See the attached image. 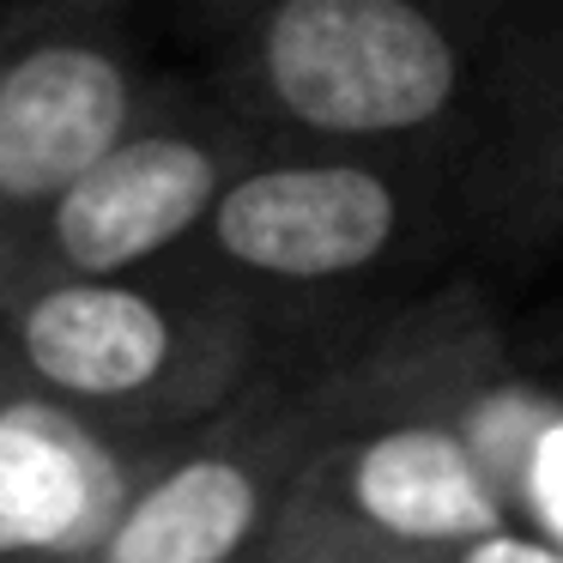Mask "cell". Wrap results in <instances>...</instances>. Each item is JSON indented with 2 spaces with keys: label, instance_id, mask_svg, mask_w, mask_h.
Segmentation results:
<instances>
[{
  "label": "cell",
  "instance_id": "8992f818",
  "mask_svg": "<svg viewBox=\"0 0 563 563\" xmlns=\"http://www.w3.org/2000/svg\"><path fill=\"white\" fill-rule=\"evenodd\" d=\"M267 146L273 140H261L200 74H164L140 122L13 249L0 297L134 279L176 261Z\"/></svg>",
  "mask_w": 563,
  "mask_h": 563
},
{
  "label": "cell",
  "instance_id": "9c48e42d",
  "mask_svg": "<svg viewBox=\"0 0 563 563\" xmlns=\"http://www.w3.org/2000/svg\"><path fill=\"white\" fill-rule=\"evenodd\" d=\"M442 563H563V539L539 533V527H503V533H485L473 545H461Z\"/></svg>",
  "mask_w": 563,
  "mask_h": 563
},
{
  "label": "cell",
  "instance_id": "30bf717a",
  "mask_svg": "<svg viewBox=\"0 0 563 563\" xmlns=\"http://www.w3.org/2000/svg\"><path fill=\"white\" fill-rule=\"evenodd\" d=\"M545 352H551V364L563 369V316H558V321H551V328H545Z\"/></svg>",
  "mask_w": 563,
  "mask_h": 563
},
{
  "label": "cell",
  "instance_id": "52a82bcc",
  "mask_svg": "<svg viewBox=\"0 0 563 563\" xmlns=\"http://www.w3.org/2000/svg\"><path fill=\"white\" fill-rule=\"evenodd\" d=\"M158 62L122 0L0 7V267L140 122Z\"/></svg>",
  "mask_w": 563,
  "mask_h": 563
},
{
  "label": "cell",
  "instance_id": "3957f363",
  "mask_svg": "<svg viewBox=\"0 0 563 563\" xmlns=\"http://www.w3.org/2000/svg\"><path fill=\"white\" fill-rule=\"evenodd\" d=\"M176 261L249 303L285 345H340L466 285L461 267L490 261V243L412 164L267 146Z\"/></svg>",
  "mask_w": 563,
  "mask_h": 563
},
{
  "label": "cell",
  "instance_id": "8fae6325",
  "mask_svg": "<svg viewBox=\"0 0 563 563\" xmlns=\"http://www.w3.org/2000/svg\"><path fill=\"white\" fill-rule=\"evenodd\" d=\"M352 563H412V558H352Z\"/></svg>",
  "mask_w": 563,
  "mask_h": 563
},
{
  "label": "cell",
  "instance_id": "277c9868",
  "mask_svg": "<svg viewBox=\"0 0 563 563\" xmlns=\"http://www.w3.org/2000/svg\"><path fill=\"white\" fill-rule=\"evenodd\" d=\"M285 352L297 345L183 261L0 297V400L115 442H176L212 424Z\"/></svg>",
  "mask_w": 563,
  "mask_h": 563
},
{
  "label": "cell",
  "instance_id": "ba28073f",
  "mask_svg": "<svg viewBox=\"0 0 563 563\" xmlns=\"http://www.w3.org/2000/svg\"><path fill=\"white\" fill-rule=\"evenodd\" d=\"M158 442L0 400V563H91Z\"/></svg>",
  "mask_w": 563,
  "mask_h": 563
},
{
  "label": "cell",
  "instance_id": "6da1fadb",
  "mask_svg": "<svg viewBox=\"0 0 563 563\" xmlns=\"http://www.w3.org/2000/svg\"><path fill=\"white\" fill-rule=\"evenodd\" d=\"M200 79L273 146L424 170L490 261L563 243V0H261Z\"/></svg>",
  "mask_w": 563,
  "mask_h": 563
},
{
  "label": "cell",
  "instance_id": "7a4b0ae2",
  "mask_svg": "<svg viewBox=\"0 0 563 563\" xmlns=\"http://www.w3.org/2000/svg\"><path fill=\"white\" fill-rule=\"evenodd\" d=\"M509 388L503 328L478 279L388 321L297 478L273 563H442L515 527V485L490 442Z\"/></svg>",
  "mask_w": 563,
  "mask_h": 563
},
{
  "label": "cell",
  "instance_id": "5b68a950",
  "mask_svg": "<svg viewBox=\"0 0 563 563\" xmlns=\"http://www.w3.org/2000/svg\"><path fill=\"white\" fill-rule=\"evenodd\" d=\"M376 333L297 345L231 412L158 442L91 563H273L291 490L340 418Z\"/></svg>",
  "mask_w": 563,
  "mask_h": 563
}]
</instances>
